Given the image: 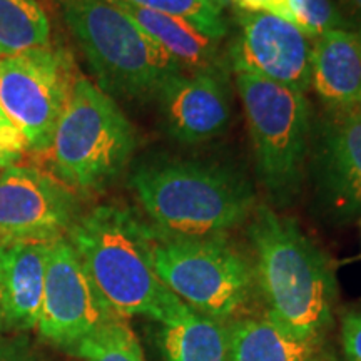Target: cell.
I'll return each instance as SVG.
<instances>
[{"label": "cell", "instance_id": "1", "mask_svg": "<svg viewBox=\"0 0 361 361\" xmlns=\"http://www.w3.org/2000/svg\"><path fill=\"white\" fill-rule=\"evenodd\" d=\"M247 221L266 316L301 340L322 343L333 324L338 293L326 255L295 219L269 206H256Z\"/></svg>", "mask_w": 361, "mask_h": 361}, {"label": "cell", "instance_id": "2", "mask_svg": "<svg viewBox=\"0 0 361 361\" xmlns=\"http://www.w3.org/2000/svg\"><path fill=\"white\" fill-rule=\"evenodd\" d=\"M139 204L162 236H226L251 218L256 197L241 171L214 159L162 157L129 179Z\"/></svg>", "mask_w": 361, "mask_h": 361}, {"label": "cell", "instance_id": "3", "mask_svg": "<svg viewBox=\"0 0 361 361\" xmlns=\"http://www.w3.org/2000/svg\"><path fill=\"white\" fill-rule=\"evenodd\" d=\"M67 239L121 318H161L171 291L152 266L154 229L133 209L101 204L80 214Z\"/></svg>", "mask_w": 361, "mask_h": 361}, {"label": "cell", "instance_id": "4", "mask_svg": "<svg viewBox=\"0 0 361 361\" xmlns=\"http://www.w3.org/2000/svg\"><path fill=\"white\" fill-rule=\"evenodd\" d=\"M67 29L102 89L112 99L156 101L186 72L130 17L106 0H61Z\"/></svg>", "mask_w": 361, "mask_h": 361}, {"label": "cell", "instance_id": "5", "mask_svg": "<svg viewBox=\"0 0 361 361\" xmlns=\"http://www.w3.org/2000/svg\"><path fill=\"white\" fill-rule=\"evenodd\" d=\"M137 149L134 126L89 79H75L47 154L52 176L75 194L99 192L124 173Z\"/></svg>", "mask_w": 361, "mask_h": 361}, {"label": "cell", "instance_id": "6", "mask_svg": "<svg viewBox=\"0 0 361 361\" xmlns=\"http://www.w3.org/2000/svg\"><path fill=\"white\" fill-rule=\"evenodd\" d=\"M250 130L256 174L271 201L290 204L301 191L311 151V109L305 92L234 71Z\"/></svg>", "mask_w": 361, "mask_h": 361}, {"label": "cell", "instance_id": "7", "mask_svg": "<svg viewBox=\"0 0 361 361\" xmlns=\"http://www.w3.org/2000/svg\"><path fill=\"white\" fill-rule=\"evenodd\" d=\"M152 266L183 303L221 323L245 313L258 291L250 259L226 236L173 238L154 231Z\"/></svg>", "mask_w": 361, "mask_h": 361}, {"label": "cell", "instance_id": "8", "mask_svg": "<svg viewBox=\"0 0 361 361\" xmlns=\"http://www.w3.org/2000/svg\"><path fill=\"white\" fill-rule=\"evenodd\" d=\"M78 78L71 54L62 47L0 57V107L29 151L47 154Z\"/></svg>", "mask_w": 361, "mask_h": 361}, {"label": "cell", "instance_id": "9", "mask_svg": "<svg viewBox=\"0 0 361 361\" xmlns=\"http://www.w3.org/2000/svg\"><path fill=\"white\" fill-rule=\"evenodd\" d=\"M121 316L97 290L79 255L62 238L49 246L39 335L72 353Z\"/></svg>", "mask_w": 361, "mask_h": 361}, {"label": "cell", "instance_id": "10", "mask_svg": "<svg viewBox=\"0 0 361 361\" xmlns=\"http://www.w3.org/2000/svg\"><path fill=\"white\" fill-rule=\"evenodd\" d=\"M78 194L45 171L12 164L0 173V246L51 245L79 218Z\"/></svg>", "mask_w": 361, "mask_h": 361}, {"label": "cell", "instance_id": "11", "mask_svg": "<svg viewBox=\"0 0 361 361\" xmlns=\"http://www.w3.org/2000/svg\"><path fill=\"white\" fill-rule=\"evenodd\" d=\"M238 35L229 57L234 71L308 92L313 39L295 24L266 12H238Z\"/></svg>", "mask_w": 361, "mask_h": 361}, {"label": "cell", "instance_id": "12", "mask_svg": "<svg viewBox=\"0 0 361 361\" xmlns=\"http://www.w3.org/2000/svg\"><path fill=\"white\" fill-rule=\"evenodd\" d=\"M310 152L316 200L324 214L336 221L361 216V109L328 116Z\"/></svg>", "mask_w": 361, "mask_h": 361}, {"label": "cell", "instance_id": "13", "mask_svg": "<svg viewBox=\"0 0 361 361\" xmlns=\"http://www.w3.org/2000/svg\"><path fill=\"white\" fill-rule=\"evenodd\" d=\"M164 133L180 144L218 137L233 117L228 69L180 72L156 99Z\"/></svg>", "mask_w": 361, "mask_h": 361}, {"label": "cell", "instance_id": "14", "mask_svg": "<svg viewBox=\"0 0 361 361\" xmlns=\"http://www.w3.org/2000/svg\"><path fill=\"white\" fill-rule=\"evenodd\" d=\"M311 89L328 116L361 109V37L353 30H329L313 39Z\"/></svg>", "mask_w": 361, "mask_h": 361}, {"label": "cell", "instance_id": "15", "mask_svg": "<svg viewBox=\"0 0 361 361\" xmlns=\"http://www.w3.org/2000/svg\"><path fill=\"white\" fill-rule=\"evenodd\" d=\"M51 245L13 243L4 247L0 286L6 326L16 329L37 328Z\"/></svg>", "mask_w": 361, "mask_h": 361}, {"label": "cell", "instance_id": "16", "mask_svg": "<svg viewBox=\"0 0 361 361\" xmlns=\"http://www.w3.org/2000/svg\"><path fill=\"white\" fill-rule=\"evenodd\" d=\"M156 323L162 361H231L226 323L189 308L174 293Z\"/></svg>", "mask_w": 361, "mask_h": 361}, {"label": "cell", "instance_id": "17", "mask_svg": "<svg viewBox=\"0 0 361 361\" xmlns=\"http://www.w3.org/2000/svg\"><path fill=\"white\" fill-rule=\"evenodd\" d=\"M109 4L130 17L141 27L142 32H146L161 49H164L186 72L228 69L221 59L218 40L201 34L196 27L184 19L121 0H111Z\"/></svg>", "mask_w": 361, "mask_h": 361}, {"label": "cell", "instance_id": "18", "mask_svg": "<svg viewBox=\"0 0 361 361\" xmlns=\"http://www.w3.org/2000/svg\"><path fill=\"white\" fill-rule=\"evenodd\" d=\"M231 361H314L322 343L301 340L266 318H241L226 324Z\"/></svg>", "mask_w": 361, "mask_h": 361}, {"label": "cell", "instance_id": "19", "mask_svg": "<svg viewBox=\"0 0 361 361\" xmlns=\"http://www.w3.org/2000/svg\"><path fill=\"white\" fill-rule=\"evenodd\" d=\"M51 45V22L34 0H0V57Z\"/></svg>", "mask_w": 361, "mask_h": 361}, {"label": "cell", "instance_id": "20", "mask_svg": "<svg viewBox=\"0 0 361 361\" xmlns=\"http://www.w3.org/2000/svg\"><path fill=\"white\" fill-rule=\"evenodd\" d=\"M72 355L82 361H146L141 343L124 318L90 336Z\"/></svg>", "mask_w": 361, "mask_h": 361}, {"label": "cell", "instance_id": "21", "mask_svg": "<svg viewBox=\"0 0 361 361\" xmlns=\"http://www.w3.org/2000/svg\"><path fill=\"white\" fill-rule=\"evenodd\" d=\"M121 2L179 17L196 27L201 34L218 42L228 34L223 8L214 6L211 0H121Z\"/></svg>", "mask_w": 361, "mask_h": 361}, {"label": "cell", "instance_id": "22", "mask_svg": "<svg viewBox=\"0 0 361 361\" xmlns=\"http://www.w3.org/2000/svg\"><path fill=\"white\" fill-rule=\"evenodd\" d=\"M291 24L311 39L329 30H350L345 17L331 0H286Z\"/></svg>", "mask_w": 361, "mask_h": 361}, {"label": "cell", "instance_id": "23", "mask_svg": "<svg viewBox=\"0 0 361 361\" xmlns=\"http://www.w3.org/2000/svg\"><path fill=\"white\" fill-rule=\"evenodd\" d=\"M27 151V142L0 107V164L4 168L17 164Z\"/></svg>", "mask_w": 361, "mask_h": 361}, {"label": "cell", "instance_id": "24", "mask_svg": "<svg viewBox=\"0 0 361 361\" xmlns=\"http://www.w3.org/2000/svg\"><path fill=\"white\" fill-rule=\"evenodd\" d=\"M343 350L351 361H361V310L350 311L341 319Z\"/></svg>", "mask_w": 361, "mask_h": 361}, {"label": "cell", "instance_id": "25", "mask_svg": "<svg viewBox=\"0 0 361 361\" xmlns=\"http://www.w3.org/2000/svg\"><path fill=\"white\" fill-rule=\"evenodd\" d=\"M229 2H233L239 11L273 13V16H278L284 20L291 22L286 0H229Z\"/></svg>", "mask_w": 361, "mask_h": 361}, {"label": "cell", "instance_id": "26", "mask_svg": "<svg viewBox=\"0 0 361 361\" xmlns=\"http://www.w3.org/2000/svg\"><path fill=\"white\" fill-rule=\"evenodd\" d=\"M0 361H40L30 353L25 346L17 343H2L0 345Z\"/></svg>", "mask_w": 361, "mask_h": 361}, {"label": "cell", "instance_id": "27", "mask_svg": "<svg viewBox=\"0 0 361 361\" xmlns=\"http://www.w3.org/2000/svg\"><path fill=\"white\" fill-rule=\"evenodd\" d=\"M343 17L350 30H353L361 37V0H341Z\"/></svg>", "mask_w": 361, "mask_h": 361}, {"label": "cell", "instance_id": "28", "mask_svg": "<svg viewBox=\"0 0 361 361\" xmlns=\"http://www.w3.org/2000/svg\"><path fill=\"white\" fill-rule=\"evenodd\" d=\"M4 247L0 246V271H2V256H4ZM6 326V322H4V308H2V286H0V331Z\"/></svg>", "mask_w": 361, "mask_h": 361}, {"label": "cell", "instance_id": "29", "mask_svg": "<svg viewBox=\"0 0 361 361\" xmlns=\"http://www.w3.org/2000/svg\"><path fill=\"white\" fill-rule=\"evenodd\" d=\"M211 2H213L214 6H218L219 8H224L229 4V0H211Z\"/></svg>", "mask_w": 361, "mask_h": 361}, {"label": "cell", "instance_id": "30", "mask_svg": "<svg viewBox=\"0 0 361 361\" xmlns=\"http://www.w3.org/2000/svg\"><path fill=\"white\" fill-rule=\"evenodd\" d=\"M4 169H6V168H4V166H2V164H0V173H2V171H4Z\"/></svg>", "mask_w": 361, "mask_h": 361}, {"label": "cell", "instance_id": "31", "mask_svg": "<svg viewBox=\"0 0 361 361\" xmlns=\"http://www.w3.org/2000/svg\"><path fill=\"white\" fill-rule=\"evenodd\" d=\"M34 2H37V4H40V2H42V0H34Z\"/></svg>", "mask_w": 361, "mask_h": 361}, {"label": "cell", "instance_id": "32", "mask_svg": "<svg viewBox=\"0 0 361 361\" xmlns=\"http://www.w3.org/2000/svg\"><path fill=\"white\" fill-rule=\"evenodd\" d=\"M314 361H319V360H318V358H316V360H314Z\"/></svg>", "mask_w": 361, "mask_h": 361}, {"label": "cell", "instance_id": "33", "mask_svg": "<svg viewBox=\"0 0 361 361\" xmlns=\"http://www.w3.org/2000/svg\"><path fill=\"white\" fill-rule=\"evenodd\" d=\"M360 223H361V221H360Z\"/></svg>", "mask_w": 361, "mask_h": 361}]
</instances>
